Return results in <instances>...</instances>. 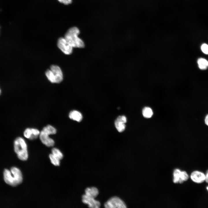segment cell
I'll list each match as a JSON object with an SVG mask.
<instances>
[{
  "mask_svg": "<svg viewBox=\"0 0 208 208\" xmlns=\"http://www.w3.org/2000/svg\"><path fill=\"white\" fill-rule=\"evenodd\" d=\"M82 201L84 204L88 205V207L91 208H99L101 206L99 201L95 200L94 198L88 197L86 195H82Z\"/></svg>",
  "mask_w": 208,
  "mask_h": 208,
  "instance_id": "obj_10",
  "label": "cell"
},
{
  "mask_svg": "<svg viewBox=\"0 0 208 208\" xmlns=\"http://www.w3.org/2000/svg\"><path fill=\"white\" fill-rule=\"evenodd\" d=\"M1 89H0V94H1Z\"/></svg>",
  "mask_w": 208,
  "mask_h": 208,
  "instance_id": "obj_26",
  "label": "cell"
},
{
  "mask_svg": "<svg viewBox=\"0 0 208 208\" xmlns=\"http://www.w3.org/2000/svg\"><path fill=\"white\" fill-rule=\"evenodd\" d=\"M142 114L143 116L146 118L151 117L153 115V112L152 109L149 107H145L142 110Z\"/></svg>",
  "mask_w": 208,
  "mask_h": 208,
  "instance_id": "obj_16",
  "label": "cell"
},
{
  "mask_svg": "<svg viewBox=\"0 0 208 208\" xmlns=\"http://www.w3.org/2000/svg\"><path fill=\"white\" fill-rule=\"evenodd\" d=\"M181 171L178 169H175L173 173V182L174 183H180L181 177Z\"/></svg>",
  "mask_w": 208,
  "mask_h": 208,
  "instance_id": "obj_15",
  "label": "cell"
},
{
  "mask_svg": "<svg viewBox=\"0 0 208 208\" xmlns=\"http://www.w3.org/2000/svg\"><path fill=\"white\" fill-rule=\"evenodd\" d=\"M79 33L78 28L72 27L68 30L64 38L73 47L83 48L85 44L83 41L78 37Z\"/></svg>",
  "mask_w": 208,
  "mask_h": 208,
  "instance_id": "obj_2",
  "label": "cell"
},
{
  "mask_svg": "<svg viewBox=\"0 0 208 208\" xmlns=\"http://www.w3.org/2000/svg\"><path fill=\"white\" fill-rule=\"evenodd\" d=\"M85 193V194L87 196L94 198L99 194V192L96 187H91L86 188Z\"/></svg>",
  "mask_w": 208,
  "mask_h": 208,
  "instance_id": "obj_13",
  "label": "cell"
},
{
  "mask_svg": "<svg viewBox=\"0 0 208 208\" xmlns=\"http://www.w3.org/2000/svg\"><path fill=\"white\" fill-rule=\"evenodd\" d=\"M57 46L65 54L69 55L72 53L73 47L64 38H60L57 41Z\"/></svg>",
  "mask_w": 208,
  "mask_h": 208,
  "instance_id": "obj_5",
  "label": "cell"
},
{
  "mask_svg": "<svg viewBox=\"0 0 208 208\" xmlns=\"http://www.w3.org/2000/svg\"><path fill=\"white\" fill-rule=\"evenodd\" d=\"M68 116L71 120L79 122H81L83 118L81 113L76 110L71 111L69 114Z\"/></svg>",
  "mask_w": 208,
  "mask_h": 208,
  "instance_id": "obj_12",
  "label": "cell"
},
{
  "mask_svg": "<svg viewBox=\"0 0 208 208\" xmlns=\"http://www.w3.org/2000/svg\"><path fill=\"white\" fill-rule=\"evenodd\" d=\"M206 189L208 192V185L206 187Z\"/></svg>",
  "mask_w": 208,
  "mask_h": 208,
  "instance_id": "obj_25",
  "label": "cell"
},
{
  "mask_svg": "<svg viewBox=\"0 0 208 208\" xmlns=\"http://www.w3.org/2000/svg\"><path fill=\"white\" fill-rule=\"evenodd\" d=\"M201 49L205 54L208 55V45L206 43L203 44L201 46Z\"/></svg>",
  "mask_w": 208,
  "mask_h": 208,
  "instance_id": "obj_21",
  "label": "cell"
},
{
  "mask_svg": "<svg viewBox=\"0 0 208 208\" xmlns=\"http://www.w3.org/2000/svg\"><path fill=\"white\" fill-rule=\"evenodd\" d=\"M189 178V176L186 171H181V180L180 183H183L184 181H187Z\"/></svg>",
  "mask_w": 208,
  "mask_h": 208,
  "instance_id": "obj_20",
  "label": "cell"
},
{
  "mask_svg": "<svg viewBox=\"0 0 208 208\" xmlns=\"http://www.w3.org/2000/svg\"><path fill=\"white\" fill-rule=\"evenodd\" d=\"M127 121V119L125 116H119L116 120L114 124L116 128L118 131L121 132L125 129V123Z\"/></svg>",
  "mask_w": 208,
  "mask_h": 208,
  "instance_id": "obj_11",
  "label": "cell"
},
{
  "mask_svg": "<svg viewBox=\"0 0 208 208\" xmlns=\"http://www.w3.org/2000/svg\"><path fill=\"white\" fill-rule=\"evenodd\" d=\"M50 135L49 133L42 130L40 131L39 135L40 139L41 142L48 147L53 146L55 144L54 140L49 137Z\"/></svg>",
  "mask_w": 208,
  "mask_h": 208,
  "instance_id": "obj_7",
  "label": "cell"
},
{
  "mask_svg": "<svg viewBox=\"0 0 208 208\" xmlns=\"http://www.w3.org/2000/svg\"><path fill=\"white\" fill-rule=\"evenodd\" d=\"M105 208H126L124 201L117 196H113L110 198L104 204Z\"/></svg>",
  "mask_w": 208,
  "mask_h": 208,
  "instance_id": "obj_4",
  "label": "cell"
},
{
  "mask_svg": "<svg viewBox=\"0 0 208 208\" xmlns=\"http://www.w3.org/2000/svg\"><path fill=\"white\" fill-rule=\"evenodd\" d=\"M3 178L6 183L13 186L18 185L23 181V176L21 170L15 167H12L10 170L5 169L3 172Z\"/></svg>",
  "mask_w": 208,
  "mask_h": 208,
  "instance_id": "obj_1",
  "label": "cell"
},
{
  "mask_svg": "<svg viewBox=\"0 0 208 208\" xmlns=\"http://www.w3.org/2000/svg\"><path fill=\"white\" fill-rule=\"evenodd\" d=\"M52 154L54 156L61 160L63 157V155L61 151L56 148H53L51 150Z\"/></svg>",
  "mask_w": 208,
  "mask_h": 208,
  "instance_id": "obj_18",
  "label": "cell"
},
{
  "mask_svg": "<svg viewBox=\"0 0 208 208\" xmlns=\"http://www.w3.org/2000/svg\"><path fill=\"white\" fill-rule=\"evenodd\" d=\"M40 133V131L37 129L27 128L24 131L23 135L25 138L32 140L39 137Z\"/></svg>",
  "mask_w": 208,
  "mask_h": 208,
  "instance_id": "obj_9",
  "label": "cell"
},
{
  "mask_svg": "<svg viewBox=\"0 0 208 208\" xmlns=\"http://www.w3.org/2000/svg\"><path fill=\"white\" fill-rule=\"evenodd\" d=\"M49 157L51 162L53 165L55 166H58L60 165V160L52 153L49 155Z\"/></svg>",
  "mask_w": 208,
  "mask_h": 208,
  "instance_id": "obj_19",
  "label": "cell"
},
{
  "mask_svg": "<svg viewBox=\"0 0 208 208\" xmlns=\"http://www.w3.org/2000/svg\"><path fill=\"white\" fill-rule=\"evenodd\" d=\"M205 174V182L208 184V169L206 171Z\"/></svg>",
  "mask_w": 208,
  "mask_h": 208,
  "instance_id": "obj_23",
  "label": "cell"
},
{
  "mask_svg": "<svg viewBox=\"0 0 208 208\" xmlns=\"http://www.w3.org/2000/svg\"><path fill=\"white\" fill-rule=\"evenodd\" d=\"M14 146L18 158L22 161L27 160L28 158L27 146L24 139L21 137H17L14 141Z\"/></svg>",
  "mask_w": 208,
  "mask_h": 208,
  "instance_id": "obj_3",
  "label": "cell"
},
{
  "mask_svg": "<svg viewBox=\"0 0 208 208\" xmlns=\"http://www.w3.org/2000/svg\"><path fill=\"white\" fill-rule=\"evenodd\" d=\"M205 124L208 126V114L205 116Z\"/></svg>",
  "mask_w": 208,
  "mask_h": 208,
  "instance_id": "obj_24",
  "label": "cell"
},
{
  "mask_svg": "<svg viewBox=\"0 0 208 208\" xmlns=\"http://www.w3.org/2000/svg\"><path fill=\"white\" fill-rule=\"evenodd\" d=\"M42 130L51 135L55 134L57 133V130L56 128L50 125H47L44 127Z\"/></svg>",
  "mask_w": 208,
  "mask_h": 208,
  "instance_id": "obj_17",
  "label": "cell"
},
{
  "mask_svg": "<svg viewBox=\"0 0 208 208\" xmlns=\"http://www.w3.org/2000/svg\"><path fill=\"white\" fill-rule=\"evenodd\" d=\"M60 3H63L65 5H68L71 3L72 2V0H57Z\"/></svg>",
  "mask_w": 208,
  "mask_h": 208,
  "instance_id": "obj_22",
  "label": "cell"
},
{
  "mask_svg": "<svg viewBox=\"0 0 208 208\" xmlns=\"http://www.w3.org/2000/svg\"><path fill=\"white\" fill-rule=\"evenodd\" d=\"M190 178L194 182L201 184L205 182V174L202 171L196 170L191 173Z\"/></svg>",
  "mask_w": 208,
  "mask_h": 208,
  "instance_id": "obj_6",
  "label": "cell"
},
{
  "mask_svg": "<svg viewBox=\"0 0 208 208\" xmlns=\"http://www.w3.org/2000/svg\"><path fill=\"white\" fill-rule=\"evenodd\" d=\"M55 83H59L63 80V74L60 68L58 66L52 65L50 67Z\"/></svg>",
  "mask_w": 208,
  "mask_h": 208,
  "instance_id": "obj_8",
  "label": "cell"
},
{
  "mask_svg": "<svg viewBox=\"0 0 208 208\" xmlns=\"http://www.w3.org/2000/svg\"><path fill=\"white\" fill-rule=\"evenodd\" d=\"M197 63L199 68L201 70H206L208 67V61L204 58H199L197 60Z\"/></svg>",
  "mask_w": 208,
  "mask_h": 208,
  "instance_id": "obj_14",
  "label": "cell"
}]
</instances>
